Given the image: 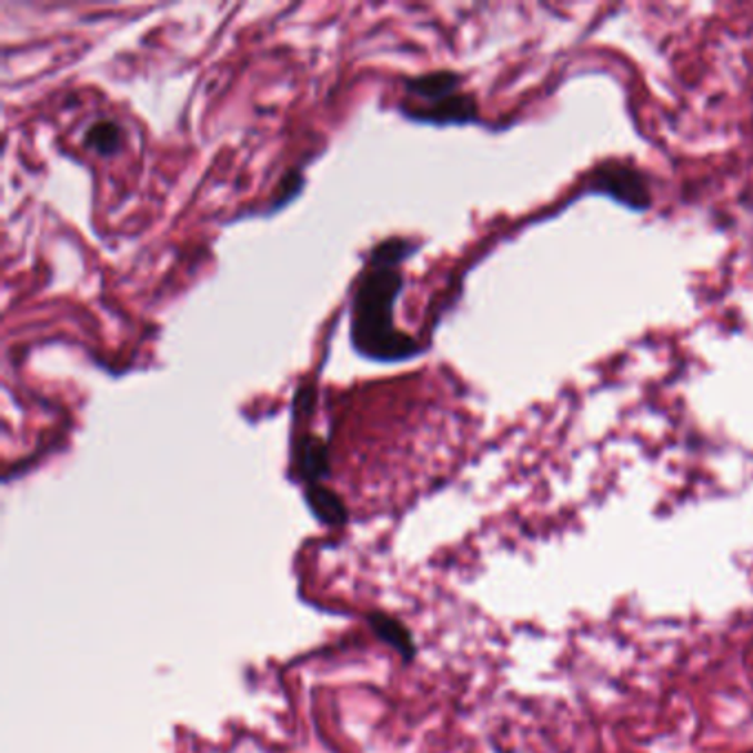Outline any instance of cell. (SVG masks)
I'll use <instances>...</instances> for the list:
<instances>
[{"label": "cell", "instance_id": "6da1fadb", "mask_svg": "<svg viewBox=\"0 0 753 753\" xmlns=\"http://www.w3.org/2000/svg\"><path fill=\"white\" fill-rule=\"evenodd\" d=\"M402 285L398 265L376 259L368 261L352 303V345L359 354L380 363H395L413 359L422 350L413 337L395 328L393 312Z\"/></svg>", "mask_w": 753, "mask_h": 753}, {"label": "cell", "instance_id": "7a4b0ae2", "mask_svg": "<svg viewBox=\"0 0 753 753\" xmlns=\"http://www.w3.org/2000/svg\"><path fill=\"white\" fill-rule=\"evenodd\" d=\"M590 189L599 190L623 205L645 210L652 203V192L645 175L625 162H603L590 175Z\"/></svg>", "mask_w": 753, "mask_h": 753}, {"label": "cell", "instance_id": "3957f363", "mask_svg": "<svg viewBox=\"0 0 753 753\" xmlns=\"http://www.w3.org/2000/svg\"><path fill=\"white\" fill-rule=\"evenodd\" d=\"M462 78L455 71H431L404 82L409 100L402 107H431L455 93H460Z\"/></svg>", "mask_w": 753, "mask_h": 753}, {"label": "cell", "instance_id": "277c9868", "mask_svg": "<svg viewBox=\"0 0 753 753\" xmlns=\"http://www.w3.org/2000/svg\"><path fill=\"white\" fill-rule=\"evenodd\" d=\"M402 113L415 122H431V124H464L478 118V102L471 93H455L438 104L431 107H402Z\"/></svg>", "mask_w": 753, "mask_h": 753}, {"label": "cell", "instance_id": "5b68a950", "mask_svg": "<svg viewBox=\"0 0 753 753\" xmlns=\"http://www.w3.org/2000/svg\"><path fill=\"white\" fill-rule=\"evenodd\" d=\"M301 478L308 482V486L321 484V480L330 473V451L328 444L317 435H303L299 442L297 453Z\"/></svg>", "mask_w": 753, "mask_h": 753}, {"label": "cell", "instance_id": "8992f818", "mask_svg": "<svg viewBox=\"0 0 753 753\" xmlns=\"http://www.w3.org/2000/svg\"><path fill=\"white\" fill-rule=\"evenodd\" d=\"M308 504L310 509L317 513V518H321L325 524H343L348 520V511L341 502V498L332 491H328L325 486L321 484H314V486H308Z\"/></svg>", "mask_w": 753, "mask_h": 753}, {"label": "cell", "instance_id": "52a82bcc", "mask_svg": "<svg viewBox=\"0 0 753 753\" xmlns=\"http://www.w3.org/2000/svg\"><path fill=\"white\" fill-rule=\"evenodd\" d=\"M84 144L98 155L111 158L122 149V129L113 120H98L89 127Z\"/></svg>", "mask_w": 753, "mask_h": 753}, {"label": "cell", "instance_id": "ba28073f", "mask_svg": "<svg viewBox=\"0 0 753 753\" xmlns=\"http://www.w3.org/2000/svg\"><path fill=\"white\" fill-rule=\"evenodd\" d=\"M372 625L376 630L378 636L382 641H386L389 645H393L395 650L402 652V656H413V641H411V634L406 632V628L389 616H382V614H374L372 616Z\"/></svg>", "mask_w": 753, "mask_h": 753}, {"label": "cell", "instance_id": "9c48e42d", "mask_svg": "<svg viewBox=\"0 0 753 753\" xmlns=\"http://www.w3.org/2000/svg\"><path fill=\"white\" fill-rule=\"evenodd\" d=\"M301 187H303V175L299 173V171H294V173H290L288 178H283V182H281V187H279V190H277V197H274V203H272V208H279V205H285L299 190H301Z\"/></svg>", "mask_w": 753, "mask_h": 753}, {"label": "cell", "instance_id": "30bf717a", "mask_svg": "<svg viewBox=\"0 0 753 753\" xmlns=\"http://www.w3.org/2000/svg\"><path fill=\"white\" fill-rule=\"evenodd\" d=\"M750 753H753V752H750Z\"/></svg>", "mask_w": 753, "mask_h": 753}]
</instances>
